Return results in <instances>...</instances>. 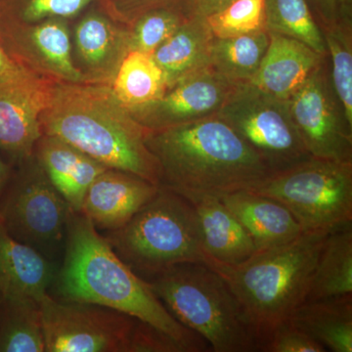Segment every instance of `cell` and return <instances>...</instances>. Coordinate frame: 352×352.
<instances>
[{
    "instance_id": "obj_1",
    "label": "cell",
    "mask_w": 352,
    "mask_h": 352,
    "mask_svg": "<svg viewBox=\"0 0 352 352\" xmlns=\"http://www.w3.org/2000/svg\"><path fill=\"white\" fill-rule=\"evenodd\" d=\"M65 239L64 263L53 284L58 298L129 315L173 338L186 352L208 351L207 342L176 320L85 215L72 212Z\"/></svg>"
},
{
    "instance_id": "obj_2",
    "label": "cell",
    "mask_w": 352,
    "mask_h": 352,
    "mask_svg": "<svg viewBox=\"0 0 352 352\" xmlns=\"http://www.w3.org/2000/svg\"><path fill=\"white\" fill-rule=\"evenodd\" d=\"M145 143L161 170L160 187L185 197L251 190L272 175L263 157L219 115L148 131Z\"/></svg>"
},
{
    "instance_id": "obj_3",
    "label": "cell",
    "mask_w": 352,
    "mask_h": 352,
    "mask_svg": "<svg viewBox=\"0 0 352 352\" xmlns=\"http://www.w3.org/2000/svg\"><path fill=\"white\" fill-rule=\"evenodd\" d=\"M41 122L44 135L160 186L159 164L145 143L148 129L118 101L110 85L55 82Z\"/></svg>"
},
{
    "instance_id": "obj_4",
    "label": "cell",
    "mask_w": 352,
    "mask_h": 352,
    "mask_svg": "<svg viewBox=\"0 0 352 352\" xmlns=\"http://www.w3.org/2000/svg\"><path fill=\"white\" fill-rule=\"evenodd\" d=\"M332 231H303L296 239L254 252L239 264L206 258L223 278L252 322L259 342L305 302L324 243Z\"/></svg>"
},
{
    "instance_id": "obj_5",
    "label": "cell",
    "mask_w": 352,
    "mask_h": 352,
    "mask_svg": "<svg viewBox=\"0 0 352 352\" xmlns=\"http://www.w3.org/2000/svg\"><path fill=\"white\" fill-rule=\"evenodd\" d=\"M148 283L176 320L212 351H259L256 330L237 296L205 263L178 264Z\"/></svg>"
},
{
    "instance_id": "obj_6",
    "label": "cell",
    "mask_w": 352,
    "mask_h": 352,
    "mask_svg": "<svg viewBox=\"0 0 352 352\" xmlns=\"http://www.w3.org/2000/svg\"><path fill=\"white\" fill-rule=\"evenodd\" d=\"M105 238L146 281L178 264L205 261L195 208L164 187L126 226Z\"/></svg>"
},
{
    "instance_id": "obj_7",
    "label": "cell",
    "mask_w": 352,
    "mask_h": 352,
    "mask_svg": "<svg viewBox=\"0 0 352 352\" xmlns=\"http://www.w3.org/2000/svg\"><path fill=\"white\" fill-rule=\"evenodd\" d=\"M248 191L281 203L303 231L352 224V162L311 157L273 173Z\"/></svg>"
},
{
    "instance_id": "obj_8",
    "label": "cell",
    "mask_w": 352,
    "mask_h": 352,
    "mask_svg": "<svg viewBox=\"0 0 352 352\" xmlns=\"http://www.w3.org/2000/svg\"><path fill=\"white\" fill-rule=\"evenodd\" d=\"M0 197V224L14 239L50 258L66 238L73 210L32 156Z\"/></svg>"
},
{
    "instance_id": "obj_9",
    "label": "cell",
    "mask_w": 352,
    "mask_h": 352,
    "mask_svg": "<svg viewBox=\"0 0 352 352\" xmlns=\"http://www.w3.org/2000/svg\"><path fill=\"white\" fill-rule=\"evenodd\" d=\"M217 115L263 157L273 173L312 157L294 124L288 102L252 85L236 87Z\"/></svg>"
},
{
    "instance_id": "obj_10",
    "label": "cell",
    "mask_w": 352,
    "mask_h": 352,
    "mask_svg": "<svg viewBox=\"0 0 352 352\" xmlns=\"http://www.w3.org/2000/svg\"><path fill=\"white\" fill-rule=\"evenodd\" d=\"M45 351L131 352L138 319L94 305L67 302L50 294L39 302Z\"/></svg>"
},
{
    "instance_id": "obj_11",
    "label": "cell",
    "mask_w": 352,
    "mask_h": 352,
    "mask_svg": "<svg viewBox=\"0 0 352 352\" xmlns=\"http://www.w3.org/2000/svg\"><path fill=\"white\" fill-rule=\"evenodd\" d=\"M287 102L312 157L352 162V126L333 89L328 56Z\"/></svg>"
},
{
    "instance_id": "obj_12",
    "label": "cell",
    "mask_w": 352,
    "mask_h": 352,
    "mask_svg": "<svg viewBox=\"0 0 352 352\" xmlns=\"http://www.w3.org/2000/svg\"><path fill=\"white\" fill-rule=\"evenodd\" d=\"M0 43L17 63L36 75L54 82H87L74 62L66 19L0 25Z\"/></svg>"
},
{
    "instance_id": "obj_13",
    "label": "cell",
    "mask_w": 352,
    "mask_h": 352,
    "mask_svg": "<svg viewBox=\"0 0 352 352\" xmlns=\"http://www.w3.org/2000/svg\"><path fill=\"white\" fill-rule=\"evenodd\" d=\"M236 87L208 67L168 88L157 100L129 112L148 131L166 129L217 115Z\"/></svg>"
},
{
    "instance_id": "obj_14",
    "label": "cell",
    "mask_w": 352,
    "mask_h": 352,
    "mask_svg": "<svg viewBox=\"0 0 352 352\" xmlns=\"http://www.w3.org/2000/svg\"><path fill=\"white\" fill-rule=\"evenodd\" d=\"M56 82L36 74L0 85V149L17 161L34 156L41 131V115Z\"/></svg>"
},
{
    "instance_id": "obj_15",
    "label": "cell",
    "mask_w": 352,
    "mask_h": 352,
    "mask_svg": "<svg viewBox=\"0 0 352 352\" xmlns=\"http://www.w3.org/2000/svg\"><path fill=\"white\" fill-rule=\"evenodd\" d=\"M159 190L160 186L140 176L108 168L90 185L80 214L95 228L113 232L126 226Z\"/></svg>"
},
{
    "instance_id": "obj_16",
    "label": "cell",
    "mask_w": 352,
    "mask_h": 352,
    "mask_svg": "<svg viewBox=\"0 0 352 352\" xmlns=\"http://www.w3.org/2000/svg\"><path fill=\"white\" fill-rule=\"evenodd\" d=\"M76 61L87 83L112 85L129 52L127 25L101 13H90L75 31Z\"/></svg>"
},
{
    "instance_id": "obj_17",
    "label": "cell",
    "mask_w": 352,
    "mask_h": 352,
    "mask_svg": "<svg viewBox=\"0 0 352 352\" xmlns=\"http://www.w3.org/2000/svg\"><path fill=\"white\" fill-rule=\"evenodd\" d=\"M270 32V45L249 85L264 94L288 100L327 56L295 38Z\"/></svg>"
},
{
    "instance_id": "obj_18",
    "label": "cell",
    "mask_w": 352,
    "mask_h": 352,
    "mask_svg": "<svg viewBox=\"0 0 352 352\" xmlns=\"http://www.w3.org/2000/svg\"><path fill=\"white\" fill-rule=\"evenodd\" d=\"M34 156L73 212H80L90 185L108 170L107 166L69 143L44 134L36 143Z\"/></svg>"
},
{
    "instance_id": "obj_19",
    "label": "cell",
    "mask_w": 352,
    "mask_h": 352,
    "mask_svg": "<svg viewBox=\"0 0 352 352\" xmlns=\"http://www.w3.org/2000/svg\"><path fill=\"white\" fill-rule=\"evenodd\" d=\"M195 208L205 258L239 264L256 252L250 234L219 197H186Z\"/></svg>"
},
{
    "instance_id": "obj_20",
    "label": "cell",
    "mask_w": 352,
    "mask_h": 352,
    "mask_svg": "<svg viewBox=\"0 0 352 352\" xmlns=\"http://www.w3.org/2000/svg\"><path fill=\"white\" fill-rule=\"evenodd\" d=\"M57 270L47 256L14 239L0 224V298L41 302L54 284Z\"/></svg>"
},
{
    "instance_id": "obj_21",
    "label": "cell",
    "mask_w": 352,
    "mask_h": 352,
    "mask_svg": "<svg viewBox=\"0 0 352 352\" xmlns=\"http://www.w3.org/2000/svg\"><path fill=\"white\" fill-rule=\"evenodd\" d=\"M220 199L250 234L256 252L283 245L303 232L288 208L274 199L245 190Z\"/></svg>"
},
{
    "instance_id": "obj_22",
    "label": "cell",
    "mask_w": 352,
    "mask_h": 352,
    "mask_svg": "<svg viewBox=\"0 0 352 352\" xmlns=\"http://www.w3.org/2000/svg\"><path fill=\"white\" fill-rule=\"evenodd\" d=\"M214 36L206 18L193 15L151 56L163 72L166 89L210 67Z\"/></svg>"
},
{
    "instance_id": "obj_23",
    "label": "cell",
    "mask_w": 352,
    "mask_h": 352,
    "mask_svg": "<svg viewBox=\"0 0 352 352\" xmlns=\"http://www.w3.org/2000/svg\"><path fill=\"white\" fill-rule=\"evenodd\" d=\"M289 320L327 351H352V294L303 302Z\"/></svg>"
},
{
    "instance_id": "obj_24",
    "label": "cell",
    "mask_w": 352,
    "mask_h": 352,
    "mask_svg": "<svg viewBox=\"0 0 352 352\" xmlns=\"http://www.w3.org/2000/svg\"><path fill=\"white\" fill-rule=\"evenodd\" d=\"M352 294V224L329 234L305 302Z\"/></svg>"
},
{
    "instance_id": "obj_25",
    "label": "cell",
    "mask_w": 352,
    "mask_h": 352,
    "mask_svg": "<svg viewBox=\"0 0 352 352\" xmlns=\"http://www.w3.org/2000/svg\"><path fill=\"white\" fill-rule=\"evenodd\" d=\"M270 45V32L264 30L232 36L214 38L210 47V67L234 85L252 82Z\"/></svg>"
},
{
    "instance_id": "obj_26",
    "label": "cell",
    "mask_w": 352,
    "mask_h": 352,
    "mask_svg": "<svg viewBox=\"0 0 352 352\" xmlns=\"http://www.w3.org/2000/svg\"><path fill=\"white\" fill-rule=\"evenodd\" d=\"M111 88L127 110L151 103L166 91L161 68L151 55L136 50L129 51L124 58Z\"/></svg>"
},
{
    "instance_id": "obj_27",
    "label": "cell",
    "mask_w": 352,
    "mask_h": 352,
    "mask_svg": "<svg viewBox=\"0 0 352 352\" xmlns=\"http://www.w3.org/2000/svg\"><path fill=\"white\" fill-rule=\"evenodd\" d=\"M39 302L30 298H0V352H44Z\"/></svg>"
},
{
    "instance_id": "obj_28",
    "label": "cell",
    "mask_w": 352,
    "mask_h": 352,
    "mask_svg": "<svg viewBox=\"0 0 352 352\" xmlns=\"http://www.w3.org/2000/svg\"><path fill=\"white\" fill-rule=\"evenodd\" d=\"M265 19L267 32L295 38L328 56L323 34L307 0H265Z\"/></svg>"
},
{
    "instance_id": "obj_29",
    "label": "cell",
    "mask_w": 352,
    "mask_h": 352,
    "mask_svg": "<svg viewBox=\"0 0 352 352\" xmlns=\"http://www.w3.org/2000/svg\"><path fill=\"white\" fill-rule=\"evenodd\" d=\"M193 15L195 14L190 7H166L139 16L127 25L129 51L152 55Z\"/></svg>"
},
{
    "instance_id": "obj_30",
    "label": "cell",
    "mask_w": 352,
    "mask_h": 352,
    "mask_svg": "<svg viewBox=\"0 0 352 352\" xmlns=\"http://www.w3.org/2000/svg\"><path fill=\"white\" fill-rule=\"evenodd\" d=\"M333 89L352 126V24L321 29Z\"/></svg>"
},
{
    "instance_id": "obj_31",
    "label": "cell",
    "mask_w": 352,
    "mask_h": 352,
    "mask_svg": "<svg viewBox=\"0 0 352 352\" xmlns=\"http://www.w3.org/2000/svg\"><path fill=\"white\" fill-rule=\"evenodd\" d=\"M95 0H0V25H32L68 19Z\"/></svg>"
},
{
    "instance_id": "obj_32",
    "label": "cell",
    "mask_w": 352,
    "mask_h": 352,
    "mask_svg": "<svg viewBox=\"0 0 352 352\" xmlns=\"http://www.w3.org/2000/svg\"><path fill=\"white\" fill-rule=\"evenodd\" d=\"M206 20L214 38H232L264 31L265 0H234Z\"/></svg>"
},
{
    "instance_id": "obj_33",
    "label": "cell",
    "mask_w": 352,
    "mask_h": 352,
    "mask_svg": "<svg viewBox=\"0 0 352 352\" xmlns=\"http://www.w3.org/2000/svg\"><path fill=\"white\" fill-rule=\"evenodd\" d=\"M264 352H324L327 351L291 320L280 323L273 329L261 346Z\"/></svg>"
},
{
    "instance_id": "obj_34",
    "label": "cell",
    "mask_w": 352,
    "mask_h": 352,
    "mask_svg": "<svg viewBox=\"0 0 352 352\" xmlns=\"http://www.w3.org/2000/svg\"><path fill=\"white\" fill-rule=\"evenodd\" d=\"M104 11L111 19L129 25L139 16L157 8L190 7L193 0H99ZM194 11V10H193Z\"/></svg>"
},
{
    "instance_id": "obj_35",
    "label": "cell",
    "mask_w": 352,
    "mask_h": 352,
    "mask_svg": "<svg viewBox=\"0 0 352 352\" xmlns=\"http://www.w3.org/2000/svg\"><path fill=\"white\" fill-rule=\"evenodd\" d=\"M319 28L352 24L351 0H307Z\"/></svg>"
},
{
    "instance_id": "obj_36",
    "label": "cell",
    "mask_w": 352,
    "mask_h": 352,
    "mask_svg": "<svg viewBox=\"0 0 352 352\" xmlns=\"http://www.w3.org/2000/svg\"><path fill=\"white\" fill-rule=\"evenodd\" d=\"M31 74L34 73L17 63L0 43V85L15 82Z\"/></svg>"
},
{
    "instance_id": "obj_37",
    "label": "cell",
    "mask_w": 352,
    "mask_h": 352,
    "mask_svg": "<svg viewBox=\"0 0 352 352\" xmlns=\"http://www.w3.org/2000/svg\"><path fill=\"white\" fill-rule=\"evenodd\" d=\"M234 0H193L194 14L201 17H208L219 12Z\"/></svg>"
},
{
    "instance_id": "obj_38",
    "label": "cell",
    "mask_w": 352,
    "mask_h": 352,
    "mask_svg": "<svg viewBox=\"0 0 352 352\" xmlns=\"http://www.w3.org/2000/svg\"><path fill=\"white\" fill-rule=\"evenodd\" d=\"M11 176H12V171L10 166L0 160V197L3 194Z\"/></svg>"
}]
</instances>
